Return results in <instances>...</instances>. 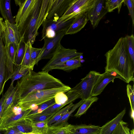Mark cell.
<instances>
[{
  "label": "cell",
  "mask_w": 134,
  "mask_h": 134,
  "mask_svg": "<svg viewBox=\"0 0 134 134\" xmlns=\"http://www.w3.org/2000/svg\"><path fill=\"white\" fill-rule=\"evenodd\" d=\"M49 0H33L21 16L17 25L20 38L26 43L32 45L39 33L38 30L45 21Z\"/></svg>",
  "instance_id": "6da1fadb"
},
{
  "label": "cell",
  "mask_w": 134,
  "mask_h": 134,
  "mask_svg": "<svg viewBox=\"0 0 134 134\" xmlns=\"http://www.w3.org/2000/svg\"><path fill=\"white\" fill-rule=\"evenodd\" d=\"M48 72L42 71L36 72L31 70L18 80L15 86L16 92L14 103H16L19 100L32 92L55 88L66 85Z\"/></svg>",
  "instance_id": "7a4b0ae2"
},
{
  "label": "cell",
  "mask_w": 134,
  "mask_h": 134,
  "mask_svg": "<svg viewBox=\"0 0 134 134\" xmlns=\"http://www.w3.org/2000/svg\"><path fill=\"white\" fill-rule=\"evenodd\" d=\"M106 58L105 71L115 72L129 83L134 81V64L126 50L124 37L118 40L114 47L105 54Z\"/></svg>",
  "instance_id": "3957f363"
},
{
  "label": "cell",
  "mask_w": 134,
  "mask_h": 134,
  "mask_svg": "<svg viewBox=\"0 0 134 134\" xmlns=\"http://www.w3.org/2000/svg\"><path fill=\"white\" fill-rule=\"evenodd\" d=\"M71 88L66 85L55 88L34 91L19 100L16 104L21 108L22 111L31 110L54 98L57 93L61 92L65 93Z\"/></svg>",
  "instance_id": "277c9868"
},
{
  "label": "cell",
  "mask_w": 134,
  "mask_h": 134,
  "mask_svg": "<svg viewBox=\"0 0 134 134\" xmlns=\"http://www.w3.org/2000/svg\"><path fill=\"white\" fill-rule=\"evenodd\" d=\"M75 16L73 13L64 15L55 21L45 20L42 24L41 39L54 37L60 31L67 30L73 22Z\"/></svg>",
  "instance_id": "5b68a950"
},
{
  "label": "cell",
  "mask_w": 134,
  "mask_h": 134,
  "mask_svg": "<svg viewBox=\"0 0 134 134\" xmlns=\"http://www.w3.org/2000/svg\"><path fill=\"white\" fill-rule=\"evenodd\" d=\"M83 53L75 49L66 48L60 44L53 55L42 69V71L49 72L55 66L71 59L80 57Z\"/></svg>",
  "instance_id": "8992f818"
},
{
  "label": "cell",
  "mask_w": 134,
  "mask_h": 134,
  "mask_svg": "<svg viewBox=\"0 0 134 134\" xmlns=\"http://www.w3.org/2000/svg\"><path fill=\"white\" fill-rule=\"evenodd\" d=\"M100 74L96 71H90L80 82L68 91L77 94L84 101L91 98L92 90Z\"/></svg>",
  "instance_id": "52a82bcc"
},
{
  "label": "cell",
  "mask_w": 134,
  "mask_h": 134,
  "mask_svg": "<svg viewBox=\"0 0 134 134\" xmlns=\"http://www.w3.org/2000/svg\"><path fill=\"white\" fill-rule=\"evenodd\" d=\"M67 30L57 33L55 36L51 38H45L44 44L36 59V65L42 59H50L53 55L56 49L60 44V41L65 35Z\"/></svg>",
  "instance_id": "ba28073f"
},
{
  "label": "cell",
  "mask_w": 134,
  "mask_h": 134,
  "mask_svg": "<svg viewBox=\"0 0 134 134\" xmlns=\"http://www.w3.org/2000/svg\"><path fill=\"white\" fill-rule=\"evenodd\" d=\"M74 0H49L45 20L55 21L63 16Z\"/></svg>",
  "instance_id": "9c48e42d"
},
{
  "label": "cell",
  "mask_w": 134,
  "mask_h": 134,
  "mask_svg": "<svg viewBox=\"0 0 134 134\" xmlns=\"http://www.w3.org/2000/svg\"><path fill=\"white\" fill-rule=\"evenodd\" d=\"M29 109L23 111L20 114H16L13 111L10 105L3 112L0 121V130L12 127L21 120L25 119L31 111Z\"/></svg>",
  "instance_id": "30bf717a"
},
{
  "label": "cell",
  "mask_w": 134,
  "mask_h": 134,
  "mask_svg": "<svg viewBox=\"0 0 134 134\" xmlns=\"http://www.w3.org/2000/svg\"><path fill=\"white\" fill-rule=\"evenodd\" d=\"M105 2L104 0H95L93 7L86 12L93 29L97 27L101 19L108 12Z\"/></svg>",
  "instance_id": "8fae6325"
},
{
  "label": "cell",
  "mask_w": 134,
  "mask_h": 134,
  "mask_svg": "<svg viewBox=\"0 0 134 134\" xmlns=\"http://www.w3.org/2000/svg\"><path fill=\"white\" fill-rule=\"evenodd\" d=\"M5 29L2 33L3 42L5 46L13 43L17 50L20 40V36L18 26L15 24L10 23L5 20Z\"/></svg>",
  "instance_id": "7c38bea8"
},
{
  "label": "cell",
  "mask_w": 134,
  "mask_h": 134,
  "mask_svg": "<svg viewBox=\"0 0 134 134\" xmlns=\"http://www.w3.org/2000/svg\"><path fill=\"white\" fill-rule=\"evenodd\" d=\"M115 78V77L110 75L107 71L100 74L92 90V97L100 94L107 85L111 82H113Z\"/></svg>",
  "instance_id": "4fadbf2b"
},
{
  "label": "cell",
  "mask_w": 134,
  "mask_h": 134,
  "mask_svg": "<svg viewBox=\"0 0 134 134\" xmlns=\"http://www.w3.org/2000/svg\"><path fill=\"white\" fill-rule=\"evenodd\" d=\"M88 20L86 12L77 16L66 31L65 35L74 34L79 32L84 27Z\"/></svg>",
  "instance_id": "5bb4252c"
},
{
  "label": "cell",
  "mask_w": 134,
  "mask_h": 134,
  "mask_svg": "<svg viewBox=\"0 0 134 134\" xmlns=\"http://www.w3.org/2000/svg\"><path fill=\"white\" fill-rule=\"evenodd\" d=\"M7 71L5 63V46L3 40L1 43L0 52V96L3 92L6 82Z\"/></svg>",
  "instance_id": "9a60e30c"
},
{
  "label": "cell",
  "mask_w": 134,
  "mask_h": 134,
  "mask_svg": "<svg viewBox=\"0 0 134 134\" xmlns=\"http://www.w3.org/2000/svg\"><path fill=\"white\" fill-rule=\"evenodd\" d=\"M126 109H124L113 119L100 127L99 134H112L119 124L125 114Z\"/></svg>",
  "instance_id": "2e32d148"
},
{
  "label": "cell",
  "mask_w": 134,
  "mask_h": 134,
  "mask_svg": "<svg viewBox=\"0 0 134 134\" xmlns=\"http://www.w3.org/2000/svg\"><path fill=\"white\" fill-rule=\"evenodd\" d=\"M66 94L67 96L68 99L65 103L59 104L55 103L40 113L43 114L55 113L65 106L73 102L76 99L80 98L79 96L77 94L68 91Z\"/></svg>",
  "instance_id": "e0dca14e"
},
{
  "label": "cell",
  "mask_w": 134,
  "mask_h": 134,
  "mask_svg": "<svg viewBox=\"0 0 134 134\" xmlns=\"http://www.w3.org/2000/svg\"><path fill=\"white\" fill-rule=\"evenodd\" d=\"M100 129L99 126L90 124L73 125L71 134H99Z\"/></svg>",
  "instance_id": "ac0fdd59"
},
{
  "label": "cell",
  "mask_w": 134,
  "mask_h": 134,
  "mask_svg": "<svg viewBox=\"0 0 134 134\" xmlns=\"http://www.w3.org/2000/svg\"><path fill=\"white\" fill-rule=\"evenodd\" d=\"M31 70L29 67L21 65L14 66L13 72L9 73L6 79V82L9 79L11 80L10 84H13L14 81L18 80L27 74Z\"/></svg>",
  "instance_id": "d6986e66"
},
{
  "label": "cell",
  "mask_w": 134,
  "mask_h": 134,
  "mask_svg": "<svg viewBox=\"0 0 134 134\" xmlns=\"http://www.w3.org/2000/svg\"><path fill=\"white\" fill-rule=\"evenodd\" d=\"M73 125L68 122L56 126H48L45 134H71Z\"/></svg>",
  "instance_id": "ffe728a7"
},
{
  "label": "cell",
  "mask_w": 134,
  "mask_h": 134,
  "mask_svg": "<svg viewBox=\"0 0 134 134\" xmlns=\"http://www.w3.org/2000/svg\"><path fill=\"white\" fill-rule=\"evenodd\" d=\"M82 66L80 57L69 60L65 62L58 65L54 67L53 69L61 70L66 72H70Z\"/></svg>",
  "instance_id": "44dd1931"
},
{
  "label": "cell",
  "mask_w": 134,
  "mask_h": 134,
  "mask_svg": "<svg viewBox=\"0 0 134 134\" xmlns=\"http://www.w3.org/2000/svg\"><path fill=\"white\" fill-rule=\"evenodd\" d=\"M10 1V0H0V11L5 20H7L10 23L14 24L15 20L11 12Z\"/></svg>",
  "instance_id": "7402d4cb"
},
{
  "label": "cell",
  "mask_w": 134,
  "mask_h": 134,
  "mask_svg": "<svg viewBox=\"0 0 134 134\" xmlns=\"http://www.w3.org/2000/svg\"><path fill=\"white\" fill-rule=\"evenodd\" d=\"M16 92V87L10 84L3 95V112L14 102Z\"/></svg>",
  "instance_id": "603a6c76"
},
{
  "label": "cell",
  "mask_w": 134,
  "mask_h": 134,
  "mask_svg": "<svg viewBox=\"0 0 134 134\" xmlns=\"http://www.w3.org/2000/svg\"><path fill=\"white\" fill-rule=\"evenodd\" d=\"M12 127L24 134L32 132V123L27 119H23Z\"/></svg>",
  "instance_id": "cb8c5ba5"
},
{
  "label": "cell",
  "mask_w": 134,
  "mask_h": 134,
  "mask_svg": "<svg viewBox=\"0 0 134 134\" xmlns=\"http://www.w3.org/2000/svg\"><path fill=\"white\" fill-rule=\"evenodd\" d=\"M25 51V43L23 38H20L18 47L16 51L14 61V66L21 65Z\"/></svg>",
  "instance_id": "d4e9b609"
},
{
  "label": "cell",
  "mask_w": 134,
  "mask_h": 134,
  "mask_svg": "<svg viewBox=\"0 0 134 134\" xmlns=\"http://www.w3.org/2000/svg\"><path fill=\"white\" fill-rule=\"evenodd\" d=\"M98 98L96 96L87 99L80 106L77 113L74 116L76 118H79L82 115L85 114L87 111L94 102H97Z\"/></svg>",
  "instance_id": "484cf974"
},
{
  "label": "cell",
  "mask_w": 134,
  "mask_h": 134,
  "mask_svg": "<svg viewBox=\"0 0 134 134\" xmlns=\"http://www.w3.org/2000/svg\"><path fill=\"white\" fill-rule=\"evenodd\" d=\"M74 105L73 102L71 103L56 113L48 121V126L51 125L59 120L64 114L70 110Z\"/></svg>",
  "instance_id": "4316f807"
},
{
  "label": "cell",
  "mask_w": 134,
  "mask_h": 134,
  "mask_svg": "<svg viewBox=\"0 0 134 134\" xmlns=\"http://www.w3.org/2000/svg\"><path fill=\"white\" fill-rule=\"evenodd\" d=\"M126 48L132 63L134 64V36L133 34L125 37Z\"/></svg>",
  "instance_id": "83f0119b"
},
{
  "label": "cell",
  "mask_w": 134,
  "mask_h": 134,
  "mask_svg": "<svg viewBox=\"0 0 134 134\" xmlns=\"http://www.w3.org/2000/svg\"><path fill=\"white\" fill-rule=\"evenodd\" d=\"M55 114V113L48 114L38 113L28 115L25 119L29 120L32 123L48 121Z\"/></svg>",
  "instance_id": "f1b7e54d"
},
{
  "label": "cell",
  "mask_w": 134,
  "mask_h": 134,
  "mask_svg": "<svg viewBox=\"0 0 134 134\" xmlns=\"http://www.w3.org/2000/svg\"><path fill=\"white\" fill-rule=\"evenodd\" d=\"M84 101L82 99L77 103L74 104L70 111L64 114L58 121L52 124L51 125H58L61 124H64L67 123V121L72 113L77 108L80 107Z\"/></svg>",
  "instance_id": "f546056e"
},
{
  "label": "cell",
  "mask_w": 134,
  "mask_h": 134,
  "mask_svg": "<svg viewBox=\"0 0 134 134\" xmlns=\"http://www.w3.org/2000/svg\"><path fill=\"white\" fill-rule=\"evenodd\" d=\"M124 0H105L106 8L108 12H111L116 8L118 9V13H119Z\"/></svg>",
  "instance_id": "4dcf8cb0"
},
{
  "label": "cell",
  "mask_w": 134,
  "mask_h": 134,
  "mask_svg": "<svg viewBox=\"0 0 134 134\" xmlns=\"http://www.w3.org/2000/svg\"><path fill=\"white\" fill-rule=\"evenodd\" d=\"M47 121L32 123V133L45 134L48 127Z\"/></svg>",
  "instance_id": "1f68e13d"
},
{
  "label": "cell",
  "mask_w": 134,
  "mask_h": 134,
  "mask_svg": "<svg viewBox=\"0 0 134 134\" xmlns=\"http://www.w3.org/2000/svg\"><path fill=\"white\" fill-rule=\"evenodd\" d=\"M55 103L54 98L41 105L34 108L31 110V111L28 115L41 113L49 107Z\"/></svg>",
  "instance_id": "d6a6232c"
},
{
  "label": "cell",
  "mask_w": 134,
  "mask_h": 134,
  "mask_svg": "<svg viewBox=\"0 0 134 134\" xmlns=\"http://www.w3.org/2000/svg\"><path fill=\"white\" fill-rule=\"evenodd\" d=\"M88 1V0H74L63 16L68 15L75 12L86 3Z\"/></svg>",
  "instance_id": "836d02e7"
},
{
  "label": "cell",
  "mask_w": 134,
  "mask_h": 134,
  "mask_svg": "<svg viewBox=\"0 0 134 134\" xmlns=\"http://www.w3.org/2000/svg\"><path fill=\"white\" fill-rule=\"evenodd\" d=\"M126 91L127 97L130 103L131 113V116L132 118L133 119L134 110V86L128 84L126 86Z\"/></svg>",
  "instance_id": "e575fe53"
},
{
  "label": "cell",
  "mask_w": 134,
  "mask_h": 134,
  "mask_svg": "<svg viewBox=\"0 0 134 134\" xmlns=\"http://www.w3.org/2000/svg\"><path fill=\"white\" fill-rule=\"evenodd\" d=\"M41 50V48H34L32 46L31 47L29 66L31 70H33L34 66L36 65V59Z\"/></svg>",
  "instance_id": "d590c367"
},
{
  "label": "cell",
  "mask_w": 134,
  "mask_h": 134,
  "mask_svg": "<svg viewBox=\"0 0 134 134\" xmlns=\"http://www.w3.org/2000/svg\"><path fill=\"white\" fill-rule=\"evenodd\" d=\"M32 45L29 42L25 43V51L24 57L21 64L23 66L30 67V49Z\"/></svg>",
  "instance_id": "8d00e7d4"
},
{
  "label": "cell",
  "mask_w": 134,
  "mask_h": 134,
  "mask_svg": "<svg viewBox=\"0 0 134 134\" xmlns=\"http://www.w3.org/2000/svg\"><path fill=\"white\" fill-rule=\"evenodd\" d=\"M123 3L126 5L128 9L129 14L131 17L133 27L134 24V0H124Z\"/></svg>",
  "instance_id": "74e56055"
},
{
  "label": "cell",
  "mask_w": 134,
  "mask_h": 134,
  "mask_svg": "<svg viewBox=\"0 0 134 134\" xmlns=\"http://www.w3.org/2000/svg\"><path fill=\"white\" fill-rule=\"evenodd\" d=\"M127 123L121 120L116 128L112 134H125Z\"/></svg>",
  "instance_id": "f35d334b"
},
{
  "label": "cell",
  "mask_w": 134,
  "mask_h": 134,
  "mask_svg": "<svg viewBox=\"0 0 134 134\" xmlns=\"http://www.w3.org/2000/svg\"><path fill=\"white\" fill-rule=\"evenodd\" d=\"M56 104H62L66 102L68 98L64 93L61 92L57 93L54 98Z\"/></svg>",
  "instance_id": "ab89813d"
},
{
  "label": "cell",
  "mask_w": 134,
  "mask_h": 134,
  "mask_svg": "<svg viewBox=\"0 0 134 134\" xmlns=\"http://www.w3.org/2000/svg\"><path fill=\"white\" fill-rule=\"evenodd\" d=\"M2 130L4 134H25L10 127Z\"/></svg>",
  "instance_id": "60d3db41"
},
{
  "label": "cell",
  "mask_w": 134,
  "mask_h": 134,
  "mask_svg": "<svg viewBox=\"0 0 134 134\" xmlns=\"http://www.w3.org/2000/svg\"><path fill=\"white\" fill-rule=\"evenodd\" d=\"M5 29V24L3 18L0 17V36L4 32Z\"/></svg>",
  "instance_id": "b9f144b4"
},
{
  "label": "cell",
  "mask_w": 134,
  "mask_h": 134,
  "mask_svg": "<svg viewBox=\"0 0 134 134\" xmlns=\"http://www.w3.org/2000/svg\"><path fill=\"white\" fill-rule=\"evenodd\" d=\"M107 71L110 75L115 77L116 78L120 79L125 82V80L115 72L112 70L108 71Z\"/></svg>",
  "instance_id": "7bdbcfd3"
},
{
  "label": "cell",
  "mask_w": 134,
  "mask_h": 134,
  "mask_svg": "<svg viewBox=\"0 0 134 134\" xmlns=\"http://www.w3.org/2000/svg\"><path fill=\"white\" fill-rule=\"evenodd\" d=\"M3 95L2 97L0 99V121L2 118L3 113Z\"/></svg>",
  "instance_id": "ee69618b"
},
{
  "label": "cell",
  "mask_w": 134,
  "mask_h": 134,
  "mask_svg": "<svg viewBox=\"0 0 134 134\" xmlns=\"http://www.w3.org/2000/svg\"><path fill=\"white\" fill-rule=\"evenodd\" d=\"M130 129L127 127L126 130V132L125 134H130Z\"/></svg>",
  "instance_id": "f6af8a7d"
},
{
  "label": "cell",
  "mask_w": 134,
  "mask_h": 134,
  "mask_svg": "<svg viewBox=\"0 0 134 134\" xmlns=\"http://www.w3.org/2000/svg\"><path fill=\"white\" fill-rule=\"evenodd\" d=\"M130 134H134V130L133 129L130 130Z\"/></svg>",
  "instance_id": "bcb514c9"
},
{
  "label": "cell",
  "mask_w": 134,
  "mask_h": 134,
  "mask_svg": "<svg viewBox=\"0 0 134 134\" xmlns=\"http://www.w3.org/2000/svg\"><path fill=\"white\" fill-rule=\"evenodd\" d=\"M0 134H4L3 131L2 130H0Z\"/></svg>",
  "instance_id": "7dc6e473"
},
{
  "label": "cell",
  "mask_w": 134,
  "mask_h": 134,
  "mask_svg": "<svg viewBox=\"0 0 134 134\" xmlns=\"http://www.w3.org/2000/svg\"><path fill=\"white\" fill-rule=\"evenodd\" d=\"M38 134L36 133H34L31 132V133H26V134Z\"/></svg>",
  "instance_id": "c3c4849f"
}]
</instances>
